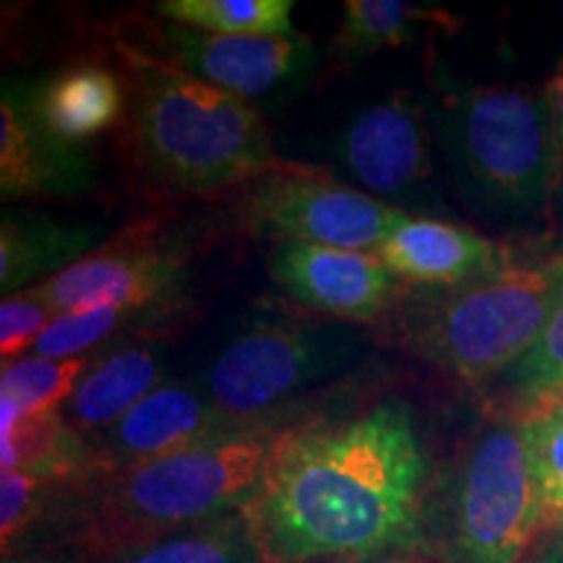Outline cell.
Instances as JSON below:
<instances>
[{
    "label": "cell",
    "mask_w": 563,
    "mask_h": 563,
    "mask_svg": "<svg viewBox=\"0 0 563 563\" xmlns=\"http://www.w3.org/2000/svg\"><path fill=\"white\" fill-rule=\"evenodd\" d=\"M428 470L410 405L384 399L282 433L245 506L266 563L418 555Z\"/></svg>",
    "instance_id": "obj_1"
},
{
    "label": "cell",
    "mask_w": 563,
    "mask_h": 563,
    "mask_svg": "<svg viewBox=\"0 0 563 563\" xmlns=\"http://www.w3.org/2000/svg\"><path fill=\"white\" fill-rule=\"evenodd\" d=\"M285 431L230 435L68 485L53 532L74 559L110 563L165 534L243 511Z\"/></svg>",
    "instance_id": "obj_2"
},
{
    "label": "cell",
    "mask_w": 563,
    "mask_h": 563,
    "mask_svg": "<svg viewBox=\"0 0 563 563\" xmlns=\"http://www.w3.org/2000/svg\"><path fill=\"white\" fill-rule=\"evenodd\" d=\"M433 133L454 191L475 220L498 230L551 222L559 144L548 87L443 81Z\"/></svg>",
    "instance_id": "obj_3"
},
{
    "label": "cell",
    "mask_w": 563,
    "mask_h": 563,
    "mask_svg": "<svg viewBox=\"0 0 563 563\" xmlns=\"http://www.w3.org/2000/svg\"><path fill=\"white\" fill-rule=\"evenodd\" d=\"M563 306V251L511 258L449 290H407L384 316L394 344L464 384H493L527 355Z\"/></svg>",
    "instance_id": "obj_4"
},
{
    "label": "cell",
    "mask_w": 563,
    "mask_h": 563,
    "mask_svg": "<svg viewBox=\"0 0 563 563\" xmlns=\"http://www.w3.org/2000/svg\"><path fill=\"white\" fill-rule=\"evenodd\" d=\"M133 87L139 146L173 191L214 194L287 167L251 102L211 87L165 55L118 45Z\"/></svg>",
    "instance_id": "obj_5"
},
{
    "label": "cell",
    "mask_w": 563,
    "mask_h": 563,
    "mask_svg": "<svg viewBox=\"0 0 563 563\" xmlns=\"http://www.w3.org/2000/svg\"><path fill=\"white\" fill-rule=\"evenodd\" d=\"M540 525V490L522 420L485 422L428 483L420 555L439 563H525Z\"/></svg>",
    "instance_id": "obj_6"
},
{
    "label": "cell",
    "mask_w": 563,
    "mask_h": 563,
    "mask_svg": "<svg viewBox=\"0 0 563 563\" xmlns=\"http://www.w3.org/2000/svg\"><path fill=\"white\" fill-rule=\"evenodd\" d=\"M365 357V336L342 321L258 311L232 327L196 373L199 391L241 418L285 415L287 402L334 382Z\"/></svg>",
    "instance_id": "obj_7"
},
{
    "label": "cell",
    "mask_w": 563,
    "mask_h": 563,
    "mask_svg": "<svg viewBox=\"0 0 563 563\" xmlns=\"http://www.w3.org/2000/svg\"><path fill=\"white\" fill-rule=\"evenodd\" d=\"M407 217L405 209L373 199L332 178L282 167L253 180L238 203V220L253 235L277 243L376 251Z\"/></svg>",
    "instance_id": "obj_8"
},
{
    "label": "cell",
    "mask_w": 563,
    "mask_h": 563,
    "mask_svg": "<svg viewBox=\"0 0 563 563\" xmlns=\"http://www.w3.org/2000/svg\"><path fill=\"white\" fill-rule=\"evenodd\" d=\"M332 157L357 191L391 207L420 201L433 180L431 125L422 104L410 91L365 104L336 131Z\"/></svg>",
    "instance_id": "obj_9"
},
{
    "label": "cell",
    "mask_w": 563,
    "mask_h": 563,
    "mask_svg": "<svg viewBox=\"0 0 563 563\" xmlns=\"http://www.w3.org/2000/svg\"><path fill=\"white\" fill-rule=\"evenodd\" d=\"M159 32L167 60L245 102L300 91L316 70L313 40L300 32L287 37H245L173 21Z\"/></svg>",
    "instance_id": "obj_10"
},
{
    "label": "cell",
    "mask_w": 563,
    "mask_h": 563,
    "mask_svg": "<svg viewBox=\"0 0 563 563\" xmlns=\"http://www.w3.org/2000/svg\"><path fill=\"white\" fill-rule=\"evenodd\" d=\"M287 415L269 418H241L211 405L188 382H165L152 394H146L121 422L91 439L102 473L131 467V464L152 462L170 456L201 443L230 439L251 431L269 428H290Z\"/></svg>",
    "instance_id": "obj_11"
},
{
    "label": "cell",
    "mask_w": 563,
    "mask_h": 563,
    "mask_svg": "<svg viewBox=\"0 0 563 563\" xmlns=\"http://www.w3.org/2000/svg\"><path fill=\"white\" fill-rule=\"evenodd\" d=\"M266 266L295 306L342 323L382 321L407 292L373 251L277 243Z\"/></svg>",
    "instance_id": "obj_12"
},
{
    "label": "cell",
    "mask_w": 563,
    "mask_h": 563,
    "mask_svg": "<svg viewBox=\"0 0 563 563\" xmlns=\"http://www.w3.org/2000/svg\"><path fill=\"white\" fill-rule=\"evenodd\" d=\"M188 279V256L175 243L102 245L58 277L34 287L55 311L129 308L157 311L178 300Z\"/></svg>",
    "instance_id": "obj_13"
},
{
    "label": "cell",
    "mask_w": 563,
    "mask_h": 563,
    "mask_svg": "<svg viewBox=\"0 0 563 563\" xmlns=\"http://www.w3.org/2000/svg\"><path fill=\"white\" fill-rule=\"evenodd\" d=\"M97 186L87 146L55 136L40 118L34 79H3L0 87V196L74 199Z\"/></svg>",
    "instance_id": "obj_14"
},
{
    "label": "cell",
    "mask_w": 563,
    "mask_h": 563,
    "mask_svg": "<svg viewBox=\"0 0 563 563\" xmlns=\"http://www.w3.org/2000/svg\"><path fill=\"white\" fill-rule=\"evenodd\" d=\"M373 253L412 290L467 285L498 272L514 258L509 249L473 228L412 214H407Z\"/></svg>",
    "instance_id": "obj_15"
},
{
    "label": "cell",
    "mask_w": 563,
    "mask_h": 563,
    "mask_svg": "<svg viewBox=\"0 0 563 563\" xmlns=\"http://www.w3.org/2000/svg\"><path fill=\"white\" fill-rule=\"evenodd\" d=\"M104 228L5 209L0 220V292L3 298L58 277L102 249Z\"/></svg>",
    "instance_id": "obj_16"
},
{
    "label": "cell",
    "mask_w": 563,
    "mask_h": 563,
    "mask_svg": "<svg viewBox=\"0 0 563 563\" xmlns=\"http://www.w3.org/2000/svg\"><path fill=\"white\" fill-rule=\"evenodd\" d=\"M167 357L157 344H121L97 355L76 384L63 418L87 439H97L121 422L146 394L167 382Z\"/></svg>",
    "instance_id": "obj_17"
},
{
    "label": "cell",
    "mask_w": 563,
    "mask_h": 563,
    "mask_svg": "<svg viewBox=\"0 0 563 563\" xmlns=\"http://www.w3.org/2000/svg\"><path fill=\"white\" fill-rule=\"evenodd\" d=\"M0 470L53 483H81L102 473L95 446L60 410L24 412L0 399Z\"/></svg>",
    "instance_id": "obj_18"
},
{
    "label": "cell",
    "mask_w": 563,
    "mask_h": 563,
    "mask_svg": "<svg viewBox=\"0 0 563 563\" xmlns=\"http://www.w3.org/2000/svg\"><path fill=\"white\" fill-rule=\"evenodd\" d=\"M34 102L55 136L87 146L121 118L123 87L102 66H70L34 79Z\"/></svg>",
    "instance_id": "obj_19"
},
{
    "label": "cell",
    "mask_w": 563,
    "mask_h": 563,
    "mask_svg": "<svg viewBox=\"0 0 563 563\" xmlns=\"http://www.w3.org/2000/svg\"><path fill=\"white\" fill-rule=\"evenodd\" d=\"M449 21L446 11L407 0H347L332 55L340 66H352L389 47L410 45L428 26H449Z\"/></svg>",
    "instance_id": "obj_20"
},
{
    "label": "cell",
    "mask_w": 563,
    "mask_h": 563,
    "mask_svg": "<svg viewBox=\"0 0 563 563\" xmlns=\"http://www.w3.org/2000/svg\"><path fill=\"white\" fill-rule=\"evenodd\" d=\"M110 563H266L245 511L186 527Z\"/></svg>",
    "instance_id": "obj_21"
},
{
    "label": "cell",
    "mask_w": 563,
    "mask_h": 563,
    "mask_svg": "<svg viewBox=\"0 0 563 563\" xmlns=\"http://www.w3.org/2000/svg\"><path fill=\"white\" fill-rule=\"evenodd\" d=\"M292 9V0H162L157 13L173 24L214 34L287 37L298 34Z\"/></svg>",
    "instance_id": "obj_22"
},
{
    "label": "cell",
    "mask_w": 563,
    "mask_h": 563,
    "mask_svg": "<svg viewBox=\"0 0 563 563\" xmlns=\"http://www.w3.org/2000/svg\"><path fill=\"white\" fill-rule=\"evenodd\" d=\"M70 483L0 470V545L3 559L32 551V543L58 525Z\"/></svg>",
    "instance_id": "obj_23"
},
{
    "label": "cell",
    "mask_w": 563,
    "mask_h": 563,
    "mask_svg": "<svg viewBox=\"0 0 563 563\" xmlns=\"http://www.w3.org/2000/svg\"><path fill=\"white\" fill-rule=\"evenodd\" d=\"M100 352L68 361L30 355L24 361L3 363L0 371V399L13 402L24 412H53L60 410L74 394L76 384L91 368Z\"/></svg>",
    "instance_id": "obj_24"
},
{
    "label": "cell",
    "mask_w": 563,
    "mask_h": 563,
    "mask_svg": "<svg viewBox=\"0 0 563 563\" xmlns=\"http://www.w3.org/2000/svg\"><path fill=\"white\" fill-rule=\"evenodd\" d=\"M506 407L509 418H525L551 394L563 389V306L527 355L490 384Z\"/></svg>",
    "instance_id": "obj_25"
},
{
    "label": "cell",
    "mask_w": 563,
    "mask_h": 563,
    "mask_svg": "<svg viewBox=\"0 0 563 563\" xmlns=\"http://www.w3.org/2000/svg\"><path fill=\"white\" fill-rule=\"evenodd\" d=\"M522 431L540 490V540L563 527V405L525 415Z\"/></svg>",
    "instance_id": "obj_26"
},
{
    "label": "cell",
    "mask_w": 563,
    "mask_h": 563,
    "mask_svg": "<svg viewBox=\"0 0 563 563\" xmlns=\"http://www.w3.org/2000/svg\"><path fill=\"white\" fill-rule=\"evenodd\" d=\"M144 313L146 311H129V308H87V311L60 313L34 344L32 355L53 357V361L91 355Z\"/></svg>",
    "instance_id": "obj_27"
},
{
    "label": "cell",
    "mask_w": 563,
    "mask_h": 563,
    "mask_svg": "<svg viewBox=\"0 0 563 563\" xmlns=\"http://www.w3.org/2000/svg\"><path fill=\"white\" fill-rule=\"evenodd\" d=\"M58 319V311L34 290H24L0 302V355L11 363L19 352L34 347L45 329Z\"/></svg>",
    "instance_id": "obj_28"
},
{
    "label": "cell",
    "mask_w": 563,
    "mask_h": 563,
    "mask_svg": "<svg viewBox=\"0 0 563 563\" xmlns=\"http://www.w3.org/2000/svg\"><path fill=\"white\" fill-rule=\"evenodd\" d=\"M545 87L553 108L555 144H559V178H555V194L551 203V224H563V58L559 60V68H555V74Z\"/></svg>",
    "instance_id": "obj_29"
},
{
    "label": "cell",
    "mask_w": 563,
    "mask_h": 563,
    "mask_svg": "<svg viewBox=\"0 0 563 563\" xmlns=\"http://www.w3.org/2000/svg\"><path fill=\"white\" fill-rule=\"evenodd\" d=\"M525 563H563V527L540 538Z\"/></svg>",
    "instance_id": "obj_30"
},
{
    "label": "cell",
    "mask_w": 563,
    "mask_h": 563,
    "mask_svg": "<svg viewBox=\"0 0 563 563\" xmlns=\"http://www.w3.org/2000/svg\"><path fill=\"white\" fill-rule=\"evenodd\" d=\"M316 563H418V555H365V559H336Z\"/></svg>",
    "instance_id": "obj_31"
},
{
    "label": "cell",
    "mask_w": 563,
    "mask_h": 563,
    "mask_svg": "<svg viewBox=\"0 0 563 563\" xmlns=\"http://www.w3.org/2000/svg\"><path fill=\"white\" fill-rule=\"evenodd\" d=\"M3 563H84L79 559H55V555H40V553H21L13 559H3Z\"/></svg>",
    "instance_id": "obj_32"
},
{
    "label": "cell",
    "mask_w": 563,
    "mask_h": 563,
    "mask_svg": "<svg viewBox=\"0 0 563 563\" xmlns=\"http://www.w3.org/2000/svg\"><path fill=\"white\" fill-rule=\"evenodd\" d=\"M553 405H563V389L551 394V397H548L545 402H540L538 407H534V410H540V407H553ZM534 410H532V412H534ZM527 415H530V412H527ZM519 420H522V418H519Z\"/></svg>",
    "instance_id": "obj_33"
}]
</instances>
